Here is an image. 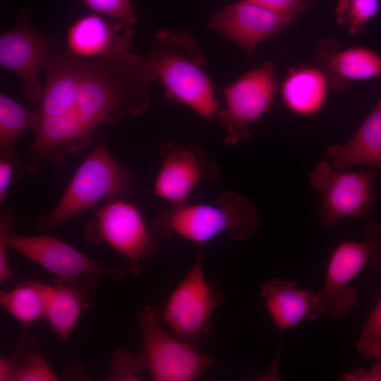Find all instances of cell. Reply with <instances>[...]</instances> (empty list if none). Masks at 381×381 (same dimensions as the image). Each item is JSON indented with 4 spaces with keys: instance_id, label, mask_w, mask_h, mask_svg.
Instances as JSON below:
<instances>
[{
    "instance_id": "cell-17",
    "label": "cell",
    "mask_w": 381,
    "mask_h": 381,
    "mask_svg": "<svg viewBox=\"0 0 381 381\" xmlns=\"http://www.w3.org/2000/svg\"><path fill=\"white\" fill-rule=\"evenodd\" d=\"M132 27L125 26L95 13L83 16L69 28L67 49L82 57L105 55L115 47L132 40Z\"/></svg>"
},
{
    "instance_id": "cell-27",
    "label": "cell",
    "mask_w": 381,
    "mask_h": 381,
    "mask_svg": "<svg viewBox=\"0 0 381 381\" xmlns=\"http://www.w3.org/2000/svg\"><path fill=\"white\" fill-rule=\"evenodd\" d=\"M145 363L141 353L120 349L117 351L111 361L109 380L135 381L140 380V374L145 369Z\"/></svg>"
},
{
    "instance_id": "cell-7",
    "label": "cell",
    "mask_w": 381,
    "mask_h": 381,
    "mask_svg": "<svg viewBox=\"0 0 381 381\" xmlns=\"http://www.w3.org/2000/svg\"><path fill=\"white\" fill-rule=\"evenodd\" d=\"M141 355L145 369L155 381H192L213 365L212 356L169 334L163 327L162 308L150 304L139 310Z\"/></svg>"
},
{
    "instance_id": "cell-19",
    "label": "cell",
    "mask_w": 381,
    "mask_h": 381,
    "mask_svg": "<svg viewBox=\"0 0 381 381\" xmlns=\"http://www.w3.org/2000/svg\"><path fill=\"white\" fill-rule=\"evenodd\" d=\"M329 79L325 72L312 67L291 71L281 85V96L292 113L309 116L317 114L327 99Z\"/></svg>"
},
{
    "instance_id": "cell-13",
    "label": "cell",
    "mask_w": 381,
    "mask_h": 381,
    "mask_svg": "<svg viewBox=\"0 0 381 381\" xmlns=\"http://www.w3.org/2000/svg\"><path fill=\"white\" fill-rule=\"evenodd\" d=\"M9 247L58 277L103 275L119 282L123 277L121 270L98 262L54 236L13 234Z\"/></svg>"
},
{
    "instance_id": "cell-18",
    "label": "cell",
    "mask_w": 381,
    "mask_h": 381,
    "mask_svg": "<svg viewBox=\"0 0 381 381\" xmlns=\"http://www.w3.org/2000/svg\"><path fill=\"white\" fill-rule=\"evenodd\" d=\"M324 154L337 170L354 166L381 169V95L352 137L344 144L327 147Z\"/></svg>"
},
{
    "instance_id": "cell-29",
    "label": "cell",
    "mask_w": 381,
    "mask_h": 381,
    "mask_svg": "<svg viewBox=\"0 0 381 381\" xmlns=\"http://www.w3.org/2000/svg\"><path fill=\"white\" fill-rule=\"evenodd\" d=\"M290 22L306 8V0H253Z\"/></svg>"
},
{
    "instance_id": "cell-1",
    "label": "cell",
    "mask_w": 381,
    "mask_h": 381,
    "mask_svg": "<svg viewBox=\"0 0 381 381\" xmlns=\"http://www.w3.org/2000/svg\"><path fill=\"white\" fill-rule=\"evenodd\" d=\"M132 42L93 58L76 56L52 38L39 103V123L27 169L63 164L83 155L103 124L137 116L149 107L150 82L143 58L131 52Z\"/></svg>"
},
{
    "instance_id": "cell-24",
    "label": "cell",
    "mask_w": 381,
    "mask_h": 381,
    "mask_svg": "<svg viewBox=\"0 0 381 381\" xmlns=\"http://www.w3.org/2000/svg\"><path fill=\"white\" fill-rule=\"evenodd\" d=\"M380 7V0H340L336 8L337 22L355 34L377 14Z\"/></svg>"
},
{
    "instance_id": "cell-21",
    "label": "cell",
    "mask_w": 381,
    "mask_h": 381,
    "mask_svg": "<svg viewBox=\"0 0 381 381\" xmlns=\"http://www.w3.org/2000/svg\"><path fill=\"white\" fill-rule=\"evenodd\" d=\"M327 76L342 81L364 80L381 76V56L373 49L351 47L332 52L326 61Z\"/></svg>"
},
{
    "instance_id": "cell-30",
    "label": "cell",
    "mask_w": 381,
    "mask_h": 381,
    "mask_svg": "<svg viewBox=\"0 0 381 381\" xmlns=\"http://www.w3.org/2000/svg\"><path fill=\"white\" fill-rule=\"evenodd\" d=\"M17 158L8 159L0 157V205L1 206L8 195L11 184L15 168L17 167Z\"/></svg>"
},
{
    "instance_id": "cell-6",
    "label": "cell",
    "mask_w": 381,
    "mask_h": 381,
    "mask_svg": "<svg viewBox=\"0 0 381 381\" xmlns=\"http://www.w3.org/2000/svg\"><path fill=\"white\" fill-rule=\"evenodd\" d=\"M202 250V245L194 265L162 308L163 322L174 336L199 350L210 337L214 310L225 300L219 286L205 277Z\"/></svg>"
},
{
    "instance_id": "cell-10",
    "label": "cell",
    "mask_w": 381,
    "mask_h": 381,
    "mask_svg": "<svg viewBox=\"0 0 381 381\" xmlns=\"http://www.w3.org/2000/svg\"><path fill=\"white\" fill-rule=\"evenodd\" d=\"M278 86L274 65L267 61L223 89L225 105L215 117L225 128L226 145H234L250 137L251 126L270 110Z\"/></svg>"
},
{
    "instance_id": "cell-4",
    "label": "cell",
    "mask_w": 381,
    "mask_h": 381,
    "mask_svg": "<svg viewBox=\"0 0 381 381\" xmlns=\"http://www.w3.org/2000/svg\"><path fill=\"white\" fill-rule=\"evenodd\" d=\"M137 187L133 175L116 160L100 138L75 171L56 206L37 219V226L44 231L55 229L103 200L125 198Z\"/></svg>"
},
{
    "instance_id": "cell-20",
    "label": "cell",
    "mask_w": 381,
    "mask_h": 381,
    "mask_svg": "<svg viewBox=\"0 0 381 381\" xmlns=\"http://www.w3.org/2000/svg\"><path fill=\"white\" fill-rule=\"evenodd\" d=\"M53 285L41 281H24L9 290H1L0 304L22 326L45 318Z\"/></svg>"
},
{
    "instance_id": "cell-23",
    "label": "cell",
    "mask_w": 381,
    "mask_h": 381,
    "mask_svg": "<svg viewBox=\"0 0 381 381\" xmlns=\"http://www.w3.org/2000/svg\"><path fill=\"white\" fill-rule=\"evenodd\" d=\"M11 360L15 368V381L59 380L42 355L37 341L32 337L28 336L19 341Z\"/></svg>"
},
{
    "instance_id": "cell-15",
    "label": "cell",
    "mask_w": 381,
    "mask_h": 381,
    "mask_svg": "<svg viewBox=\"0 0 381 381\" xmlns=\"http://www.w3.org/2000/svg\"><path fill=\"white\" fill-rule=\"evenodd\" d=\"M98 289L94 275L57 278L44 318L59 339L69 342L80 317L96 300Z\"/></svg>"
},
{
    "instance_id": "cell-3",
    "label": "cell",
    "mask_w": 381,
    "mask_h": 381,
    "mask_svg": "<svg viewBox=\"0 0 381 381\" xmlns=\"http://www.w3.org/2000/svg\"><path fill=\"white\" fill-rule=\"evenodd\" d=\"M258 214L247 196L226 191L210 202L170 205L157 216L151 229L160 237L175 235L201 245L224 234L243 241L258 229Z\"/></svg>"
},
{
    "instance_id": "cell-25",
    "label": "cell",
    "mask_w": 381,
    "mask_h": 381,
    "mask_svg": "<svg viewBox=\"0 0 381 381\" xmlns=\"http://www.w3.org/2000/svg\"><path fill=\"white\" fill-rule=\"evenodd\" d=\"M356 350L365 360L381 361V296L364 322Z\"/></svg>"
},
{
    "instance_id": "cell-2",
    "label": "cell",
    "mask_w": 381,
    "mask_h": 381,
    "mask_svg": "<svg viewBox=\"0 0 381 381\" xmlns=\"http://www.w3.org/2000/svg\"><path fill=\"white\" fill-rule=\"evenodd\" d=\"M143 61L150 83L159 81L167 98L185 104L205 119L216 116L219 102L205 71L206 60L192 35L168 29L157 32Z\"/></svg>"
},
{
    "instance_id": "cell-16",
    "label": "cell",
    "mask_w": 381,
    "mask_h": 381,
    "mask_svg": "<svg viewBox=\"0 0 381 381\" xmlns=\"http://www.w3.org/2000/svg\"><path fill=\"white\" fill-rule=\"evenodd\" d=\"M260 294L281 337L304 318L316 319L315 293L298 287L296 281L272 278L262 284Z\"/></svg>"
},
{
    "instance_id": "cell-11",
    "label": "cell",
    "mask_w": 381,
    "mask_h": 381,
    "mask_svg": "<svg viewBox=\"0 0 381 381\" xmlns=\"http://www.w3.org/2000/svg\"><path fill=\"white\" fill-rule=\"evenodd\" d=\"M161 164L154 183L156 196L171 206L188 202L197 186L203 180H213L219 174L200 146L168 141L159 150Z\"/></svg>"
},
{
    "instance_id": "cell-9",
    "label": "cell",
    "mask_w": 381,
    "mask_h": 381,
    "mask_svg": "<svg viewBox=\"0 0 381 381\" xmlns=\"http://www.w3.org/2000/svg\"><path fill=\"white\" fill-rule=\"evenodd\" d=\"M374 180L371 170H337L327 162L319 161L310 171L308 181L320 195L322 225L329 227L341 219L370 214L376 198Z\"/></svg>"
},
{
    "instance_id": "cell-28",
    "label": "cell",
    "mask_w": 381,
    "mask_h": 381,
    "mask_svg": "<svg viewBox=\"0 0 381 381\" xmlns=\"http://www.w3.org/2000/svg\"><path fill=\"white\" fill-rule=\"evenodd\" d=\"M15 212L13 207H7L0 217V282L13 277L14 274L8 259L9 240L14 234Z\"/></svg>"
},
{
    "instance_id": "cell-5",
    "label": "cell",
    "mask_w": 381,
    "mask_h": 381,
    "mask_svg": "<svg viewBox=\"0 0 381 381\" xmlns=\"http://www.w3.org/2000/svg\"><path fill=\"white\" fill-rule=\"evenodd\" d=\"M364 239L342 241L331 253L322 288L317 293L315 318H340L354 307L357 296L349 284L366 267L381 271V222L364 228Z\"/></svg>"
},
{
    "instance_id": "cell-14",
    "label": "cell",
    "mask_w": 381,
    "mask_h": 381,
    "mask_svg": "<svg viewBox=\"0 0 381 381\" xmlns=\"http://www.w3.org/2000/svg\"><path fill=\"white\" fill-rule=\"evenodd\" d=\"M289 23L286 18L253 0H241L214 13L207 27L249 54Z\"/></svg>"
},
{
    "instance_id": "cell-31",
    "label": "cell",
    "mask_w": 381,
    "mask_h": 381,
    "mask_svg": "<svg viewBox=\"0 0 381 381\" xmlns=\"http://www.w3.org/2000/svg\"><path fill=\"white\" fill-rule=\"evenodd\" d=\"M340 380L344 381H381V361H376L368 370L357 368L343 373Z\"/></svg>"
},
{
    "instance_id": "cell-32",
    "label": "cell",
    "mask_w": 381,
    "mask_h": 381,
    "mask_svg": "<svg viewBox=\"0 0 381 381\" xmlns=\"http://www.w3.org/2000/svg\"><path fill=\"white\" fill-rule=\"evenodd\" d=\"M15 368L10 359H0V380L15 381Z\"/></svg>"
},
{
    "instance_id": "cell-26",
    "label": "cell",
    "mask_w": 381,
    "mask_h": 381,
    "mask_svg": "<svg viewBox=\"0 0 381 381\" xmlns=\"http://www.w3.org/2000/svg\"><path fill=\"white\" fill-rule=\"evenodd\" d=\"M94 13L119 24L132 27L137 20L135 10L131 0H80Z\"/></svg>"
},
{
    "instance_id": "cell-12",
    "label": "cell",
    "mask_w": 381,
    "mask_h": 381,
    "mask_svg": "<svg viewBox=\"0 0 381 381\" xmlns=\"http://www.w3.org/2000/svg\"><path fill=\"white\" fill-rule=\"evenodd\" d=\"M30 13H20L16 26L0 35V66L18 75L23 83V96L40 103L44 87L39 76L47 62L52 38L37 31L29 23Z\"/></svg>"
},
{
    "instance_id": "cell-22",
    "label": "cell",
    "mask_w": 381,
    "mask_h": 381,
    "mask_svg": "<svg viewBox=\"0 0 381 381\" xmlns=\"http://www.w3.org/2000/svg\"><path fill=\"white\" fill-rule=\"evenodd\" d=\"M39 112L23 107L4 93L0 94V157L15 159L17 143L27 131H35Z\"/></svg>"
},
{
    "instance_id": "cell-8",
    "label": "cell",
    "mask_w": 381,
    "mask_h": 381,
    "mask_svg": "<svg viewBox=\"0 0 381 381\" xmlns=\"http://www.w3.org/2000/svg\"><path fill=\"white\" fill-rule=\"evenodd\" d=\"M159 236L149 229L140 209L123 198L109 200L86 226L88 243H105L127 262L132 275L140 274L141 262L159 246Z\"/></svg>"
}]
</instances>
